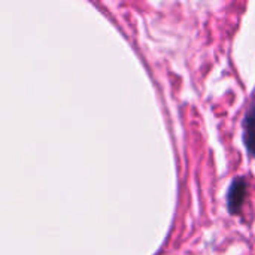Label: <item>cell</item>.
Here are the masks:
<instances>
[{"label": "cell", "instance_id": "6da1fadb", "mask_svg": "<svg viewBox=\"0 0 255 255\" xmlns=\"http://www.w3.org/2000/svg\"><path fill=\"white\" fill-rule=\"evenodd\" d=\"M248 196V182L244 176H238L227 191V209L233 215H239Z\"/></svg>", "mask_w": 255, "mask_h": 255}, {"label": "cell", "instance_id": "7a4b0ae2", "mask_svg": "<svg viewBox=\"0 0 255 255\" xmlns=\"http://www.w3.org/2000/svg\"><path fill=\"white\" fill-rule=\"evenodd\" d=\"M244 143L247 151L255 157V105H251V108L247 111L244 123Z\"/></svg>", "mask_w": 255, "mask_h": 255}]
</instances>
